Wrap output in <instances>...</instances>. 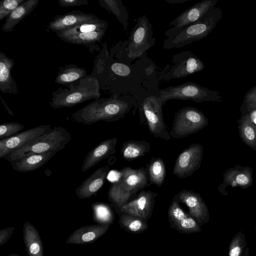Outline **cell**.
Returning <instances> with one entry per match:
<instances>
[{"mask_svg": "<svg viewBox=\"0 0 256 256\" xmlns=\"http://www.w3.org/2000/svg\"><path fill=\"white\" fill-rule=\"evenodd\" d=\"M133 106L132 100L117 96L100 98L72 114V118L78 123L86 125L100 121L114 122L122 118Z\"/></svg>", "mask_w": 256, "mask_h": 256, "instance_id": "6da1fadb", "label": "cell"}, {"mask_svg": "<svg viewBox=\"0 0 256 256\" xmlns=\"http://www.w3.org/2000/svg\"><path fill=\"white\" fill-rule=\"evenodd\" d=\"M223 13L220 7L215 6L197 22L184 27L171 28L166 30L162 48H180L206 37L222 18Z\"/></svg>", "mask_w": 256, "mask_h": 256, "instance_id": "7a4b0ae2", "label": "cell"}, {"mask_svg": "<svg viewBox=\"0 0 256 256\" xmlns=\"http://www.w3.org/2000/svg\"><path fill=\"white\" fill-rule=\"evenodd\" d=\"M100 95L98 80L88 76L54 91L50 106L55 109L72 108L91 100H98Z\"/></svg>", "mask_w": 256, "mask_h": 256, "instance_id": "3957f363", "label": "cell"}, {"mask_svg": "<svg viewBox=\"0 0 256 256\" xmlns=\"http://www.w3.org/2000/svg\"><path fill=\"white\" fill-rule=\"evenodd\" d=\"M148 185L144 168L133 169L130 166L124 167L120 172L118 180L110 186L108 192V198L118 210L128 202L132 195Z\"/></svg>", "mask_w": 256, "mask_h": 256, "instance_id": "277c9868", "label": "cell"}, {"mask_svg": "<svg viewBox=\"0 0 256 256\" xmlns=\"http://www.w3.org/2000/svg\"><path fill=\"white\" fill-rule=\"evenodd\" d=\"M72 140L70 132L60 126H54L30 142L14 151L4 158L11 162L34 154L58 152Z\"/></svg>", "mask_w": 256, "mask_h": 256, "instance_id": "5b68a950", "label": "cell"}, {"mask_svg": "<svg viewBox=\"0 0 256 256\" xmlns=\"http://www.w3.org/2000/svg\"><path fill=\"white\" fill-rule=\"evenodd\" d=\"M157 96L161 99L163 104L172 100H192L196 102H218L221 101L222 98L218 92L210 90L193 82L162 89L158 91Z\"/></svg>", "mask_w": 256, "mask_h": 256, "instance_id": "8992f818", "label": "cell"}, {"mask_svg": "<svg viewBox=\"0 0 256 256\" xmlns=\"http://www.w3.org/2000/svg\"><path fill=\"white\" fill-rule=\"evenodd\" d=\"M155 43L152 24L145 15L142 16L137 20L126 42V56L131 61L139 58Z\"/></svg>", "mask_w": 256, "mask_h": 256, "instance_id": "52a82bcc", "label": "cell"}, {"mask_svg": "<svg viewBox=\"0 0 256 256\" xmlns=\"http://www.w3.org/2000/svg\"><path fill=\"white\" fill-rule=\"evenodd\" d=\"M208 124V120L200 110L186 106L175 114L170 134L172 138H184L199 132Z\"/></svg>", "mask_w": 256, "mask_h": 256, "instance_id": "ba28073f", "label": "cell"}, {"mask_svg": "<svg viewBox=\"0 0 256 256\" xmlns=\"http://www.w3.org/2000/svg\"><path fill=\"white\" fill-rule=\"evenodd\" d=\"M142 109L148 122L150 132L156 138L169 140L172 138L163 116V103L157 96H146L142 103Z\"/></svg>", "mask_w": 256, "mask_h": 256, "instance_id": "9c48e42d", "label": "cell"}, {"mask_svg": "<svg viewBox=\"0 0 256 256\" xmlns=\"http://www.w3.org/2000/svg\"><path fill=\"white\" fill-rule=\"evenodd\" d=\"M172 64L164 74L166 80L178 79L199 72L204 68L202 61L190 51H183L174 56Z\"/></svg>", "mask_w": 256, "mask_h": 256, "instance_id": "30bf717a", "label": "cell"}, {"mask_svg": "<svg viewBox=\"0 0 256 256\" xmlns=\"http://www.w3.org/2000/svg\"><path fill=\"white\" fill-rule=\"evenodd\" d=\"M202 156V146L192 144L177 157L173 174L180 178L192 175L200 166Z\"/></svg>", "mask_w": 256, "mask_h": 256, "instance_id": "8fae6325", "label": "cell"}, {"mask_svg": "<svg viewBox=\"0 0 256 256\" xmlns=\"http://www.w3.org/2000/svg\"><path fill=\"white\" fill-rule=\"evenodd\" d=\"M52 128L49 124L38 126L10 137L0 140V158H4Z\"/></svg>", "mask_w": 256, "mask_h": 256, "instance_id": "7c38bea8", "label": "cell"}, {"mask_svg": "<svg viewBox=\"0 0 256 256\" xmlns=\"http://www.w3.org/2000/svg\"><path fill=\"white\" fill-rule=\"evenodd\" d=\"M156 192L150 190H141L137 198L122 206L118 212L128 214L146 222L150 218L157 196Z\"/></svg>", "mask_w": 256, "mask_h": 256, "instance_id": "4fadbf2b", "label": "cell"}, {"mask_svg": "<svg viewBox=\"0 0 256 256\" xmlns=\"http://www.w3.org/2000/svg\"><path fill=\"white\" fill-rule=\"evenodd\" d=\"M176 196L179 202L188 206V214L200 226L209 222L208 208L199 194L183 189Z\"/></svg>", "mask_w": 256, "mask_h": 256, "instance_id": "5bb4252c", "label": "cell"}, {"mask_svg": "<svg viewBox=\"0 0 256 256\" xmlns=\"http://www.w3.org/2000/svg\"><path fill=\"white\" fill-rule=\"evenodd\" d=\"M168 216L171 226L180 232L192 234L202 230L200 226L180 207L176 195L170 206Z\"/></svg>", "mask_w": 256, "mask_h": 256, "instance_id": "9a60e30c", "label": "cell"}, {"mask_svg": "<svg viewBox=\"0 0 256 256\" xmlns=\"http://www.w3.org/2000/svg\"><path fill=\"white\" fill-rule=\"evenodd\" d=\"M218 0H203L192 6L174 18L169 26L178 28L194 23L216 6Z\"/></svg>", "mask_w": 256, "mask_h": 256, "instance_id": "2e32d148", "label": "cell"}, {"mask_svg": "<svg viewBox=\"0 0 256 256\" xmlns=\"http://www.w3.org/2000/svg\"><path fill=\"white\" fill-rule=\"evenodd\" d=\"M252 169L250 167H243L236 166L230 168L224 174V180L218 186L219 192L223 195H227L225 192L226 187H241L246 188L250 186L253 182L252 177Z\"/></svg>", "mask_w": 256, "mask_h": 256, "instance_id": "e0dca14e", "label": "cell"}, {"mask_svg": "<svg viewBox=\"0 0 256 256\" xmlns=\"http://www.w3.org/2000/svg\"><path fill=\"white\" fill-rule=\"evenodd\" d=\"M98 18L96 16L92 14H86L80 10H73L64 14L55 16L50 22L47 28L56 33Z\"/></svg>", "mask_w": 256, "mask_h": 256, "instance_id": "ac0fdd59", "label": "cell"}, {"mask_svg": "<svg viewBox=\"0 0 256 256\" xmlns=\"http://www.w3.org/2000/svg\"><path fill=\"white\" fill-rule=\"evenodd\" d=\"M117 138L106 139L94 147L85 156L82 170L85 172L116 152Z\"/></svg>", "mask_w": 256, "mask_h": 256, "instance_id": "d6986e66", "label": "cell"}, {"mask_svg": "<svg viewBox=\"0 0 256 256\" xmlns=\"http://www.w3.org/2000/svg\"><path fill=\"white\" fill-rule=\"evenodd\" d=\"M109 170L108 165L97 169L76 188V196L85 199L96 194L104 184Z\"/></svg>", "mask_w": 256, "mask_h": 256, "instance_id": "ffe728a7", "label": "cell"}, {"mask_svg": "<svg viewBox=\"0 0 256 256\" xmlns=\"http://www.w3.org/2000/svg\"><path fill=\"white\" fill-rule=\"evenodd\" d=\"M110 225L100 224L80 228L69 236L66 244H84L93 242L107 232Z\"/></svg>", "mask_w": 256, "mask_h": 256, "instance_id": "44dd1931", "label": "cell"}, {"mask_svg": "<svg viewBox=\"0 0 256 256\" xmlns=\"http://www.w3.org/2000/svg\"><path fill=\"white\" fill-rule=\"evenodd\" d=\"M14 62L13 59L0 52V90L4 94H16L18 88L12 74Z\"/></svg>", "mask_w": 256, "mask_h": 256, "instance_id": "7402d4cb", "label": "cell"}, {"mask_svg": "<svg viewBox=\"0 0 256 256\" xmlns=\"http://www.w3.org/2000/svg\"><path fill=\"white\" fill-rule=\"evenodd\" d=\"M56 153V152L34 154L10 162L12 168L18 172H26L38 170Z\"/></svg>", "mask_w": 256, "mask_h": 256, "instance_id": "603a6c76", "label": "cell"}, {"mask_svg": "<svg viewBox=\"0 0 256 256\" xmlns=\"http://www.w3.org/2000/svg\"><path fill=\"white\" fill-rule=\"evenodd\" d=\"M23 234L28 256H44L42 242L34 226L29 222H26Z\"/></svg>", "mask_w": 256, "mask_h": 256, "instance_id": "cb8c5ba5", "label": "cell"}, {"mask_svg": "<svg viewBox=\"0 0 256 256\" xmlns=\"http://www.w3.org/2000/svg\"><path fill=\"white\" fill-rule=\"evenodd\" d=\"M39 2V0H27L17 7L6 18L2 30L6 32H12L14 27L37 7Z\"/></svg>", "mask_w": 256, "mask_h": 256, "instance_id": "d4e9b609", "label": "cell"}, {"mask_svg": "<svg viewBox=\"0 0 256 256\" xmlns=\"http://www.w3.org/2000/svg\"><path fill=\"white\" fill-rule=\"evenodd\" d=\"M54 82L58 84L66 86L80 79L87 76V72L82 67L76 64H66L60 66Z\"/></svg>", "mask_w": 256, "mask_h": 256, "instance_id": "484cf974", "label": "cell"}, {"mask_svg": "<svg viewBox=\"0 0 256 256\" xmlns=\"http://www.w3.org/2000/svg\"><path fill=\"white\" fill-rule=\"evenodd\" d=\"M150 148V144L144 140H130L124 142L120 154L125 160L130 162L146 154Z\"/></svg>", "mask_w": 256, "mask_h": 256, "instance_id": "4316f807", "label": "cell"}, {"mask_svg": "<svg viewBox=\"0 0 256 256\" xmlns=\"http://www.w3.org/2000/svg\"><path fill=\"white\" fill-rule=\"evenodd\" d=\"M106 30L90 32L79 33L72 34H56L62 40L69 44L88 46L100 42L104 36Z\"/></svg>", "mask_w": 256, "mask_h": 256, "instance_id": "83f0119b", "label": "cell"}, {"mask_svg": "<svg viewBox=\"0 0 256 256\" xmlns=\"http://www.w3.org/2000/svg\"><path fill=\"white\" fill-rule=\"evenodd\" d=\"M238 124L240 136L243 142L256 150V124L246 114H242Z\"/></svg>", "mask_w": 256, "mask_h": 256, "instance_id": "f1b7e54d", "label": "cell"}, {"mask_svg": "<svg viewBox=\"0 0 256 256\" xmlns=\"http://www.w3.org/2000/svg\"><path fill=\"white\" fill-rule=\"evenodd\" d=\"M102 7L112 14L118 21L127 30L128 23V14L126 7L121 0H98Z\"/></svg>", "mask_w": 256, "mask_h": 256, "instance_id": "f546056e", "label": "cell"}, {"mask_svg": "<svg viewBox=\"0 0 256 256\" xmlns=\"http://www.w3.org/2000/svg\"><path fill=\"white\" fill-rule=\"evenodd\" d=\"M108 23L100 18L80 24L68 29L58 32L56 34L68 35L84 32H90L102 30H106Z\"/></svg>", "mask_w": 256, "mask_h": 256, "instance_id": "4dcf8cb0", "label": "cell"}, {"mask_svg": "<svg viewBox=\"0 0 256 256\" xmlns=\"http://www.w3.org/2000/svg\"><path fill=\"white\" fill-rule=\"evenodd\" d=\"M119 224L126 231L133 233L140 234L148 228L147 222L136 216L121 213L120 216Z\"/></svg>", "mask_w": 256, "mask_h": 256, "instance_id": "1f68e13d", "label": "cell"}, {"mask_svg": "<svg viewBox=\"0 0 256 256\" xmlns=\"http://www.w3.org/2000/svg\"><path fill=\"white\" fill-rule=\"evenodd\" d=\"M148 173L150 184L161 186L166 176V166L163 160L160 158H152L148 166Z\"/></svg>", "mask_w": 256, "mask_h": 256, "instance_id": "d6a6232c", "label": "cell"}, {"mask_svg": "<svg viewBox=\"0 0 256 256\" xmlns=\"http://www.w3.org/2000/svg\"><path fill=\"white\" fill-rule=\"evenodd\" d=\"M246 245L245 234L242 231L238 232L230 242L228 256H243Z\"/></svg>", "mask_w": 256, "mask_h": 256, "instance_id": "836d02e7", "label": "cell"}, {"mask_svg": "<svg viewBox=\"0 0 256 256\" xmlns=\"http://www.w3.org/2000/svg\"><path fill=\"white\" fill-rule=\"evenodd\" d=\"M94 220L100 224H110L112 220V212L108 208L103 204L92 205Z\"/></svg>", "mask_w": 256, "mask_h": 256, "instance_id": "e575fe53", "label": "cell"}, {"mask_svg": "<svg viewBox=\"0 0 256 256\" xmlns=\"http://www.w3.org/2000/svg\"><path fill=\"white\" fill-rule=\"evenodd\" d=\"M22 124L17 122H5L0 124V140L9 138L20 132L24 129Z\"/></svg>", "mask_w": 256, "mask_h": 256, "instance_id": "d590c367", "label": "cell"}, {"mask_svg": "<svg viewBox=\"0 0 256 256\" xmlns=\"http://www.w3.org/2000/svg\"><path fill=\"white\" fill-rule=\"evenodd\" d=\"M26 0H4L0 2V21L6 18L17 7Z\"/></svg>", "mask_w": 256, "mask_h": 256, "instance_id": "8d00e7d4", "label": "cell"}, {"mask_svg": "<svg viewBox=\"0 0 256 256\" xmlns=\"http://www.w3.org/2000/svg\"><path fill=\"white\" fill-rule=\"evenodd\" d=\"M256 108V86L251 88L245 94L241 110Z\"/></svg>", "mask_w": 256, "mask_h": 256, "instance_id": "74e56055", "label": "cell"}, {"mask_svg": "<svg viewBox=\"0 0 256 256\" xmlns=\"http://www.w3.org/2000/svg\"><path fill=\"white\" fill-rule=\"evenodd\" d=\"M110 69L114 74L122 77L129 76L132 72L130 67L120 62L113 63L110 66Z\"/></svg>", "mask_w": 256, "mask_h": 256, "instance_id": "f35d334b", "label": "cell"}, {"mask_svg": "<svg viewBox=\"0 0 256 256\" xmlns=\"http://www.w3.org/2000/svg\"><path fill=\"white\" fill-rule=\"evenodd\" d=\"M60 6L64 8L78 6L88 4V0H58Z\"/></svg>", "mask_w": 256, "mask_h": 256, "instance_id": "ab89813d", "label": "cell"}, {"mask_svg": "<svg viewBox=\"0 0 256 256\" xmlns=\"http://www.w3.org/2000/svg\"><path fill=\"white\" fill-rule=\"evenodd\" d=\"M14 228V227L6 228L0 230V246L7 242L11 237Z\"/></svg>", "mask_w": 256, "mask_h": 256, "instance_id": "60d3db41", "label": "cell"}, {"mask_svg": "<svg viewBox=\"0 0 256 256\" xmlns=\"http://www.w3.org/2000/svg\"><path fill=\"white\" fill-rule=\"evenodd\" d=\"M241 111L242 114H246L250 121L256 124V108Z\"/></svg>", "mask_w": 256, "mask_h": 256, "instance_id": "b9f144b4", "label": "cell"}, {"mask_svg": "<svg viewBox=\"0 0 256 256\" xmlns=\"http://www.w3.org/2000/svg\"><path fill=\"white\" fill-rule=\"evenodd\" d=\"M191 0H164L168 4H180Z\"/></svg>", "mask_w": 256, "mask_h": 256, "instance_id": "7bdbcfd3", "label": "cell"}, {"mask_svg": "<svg viewBox=\"0 0 256 256\" xmlns=\"http://www.w3.org/2000/svg\"><path fill=\"white\" fill-rule=\"evenodd\" d=\"M154 67L153 65H150L146 68V73L148 76H150L154 72Z\"/></svg>", "mask_w": 256, "mask_h": 256, "instance_id": "ee69618b", "label": "cell"}, {"mask_svg": "<svg viewBox=\"0 0 256 256\" xmlns=\"http://www.w3.org/2000/svg\"><path fill=\"white\" fill-rule=\"evenodd\" d=\"M0 99L2 100V102L4 106V107L5 108V109L8 112V113L11 115V116H14V113L13 112H12V110L8 106L6 105V103L5 101L2 98V97H0Z\"/></svg>", "mask_w": 256, "mask_h": 256, "instance_id": "f6af8a7d", "label": "cell"}, {"mask_svg": "<svg viewBox=\"0 0 256 256\" xmlns=\"http://www.w3.org/2000/svg\"><path fill=\"white\" fill-rule=\"evenodd\" d=\"M249 250H250L249 247L246 248V250L244 252L243 256H250Z\"/></svg>", "mask_w": 256, "mask_h": 256, "instance_id": "bcb514c9", "label": "cell"}, {"mask_svg": "<svg viewBox=\"0 0 256 256\" xmlns=\"http://www.w3.org/2000/svg\"><path fill=\"white\" fill-rule=\"evenodd\" d=\"M8 256H20L19 254H12Z\"/></svg>", "mask_w": 256, "mask_h": 256, "instance_id": "7dc6e473", "label": "cell"}, {"mask_svg": "<svg viewBox=\"0 0 256 256\" xmlns=\"http://www.w3.org/2000/svg\"></svg>", "mask_w": 256, "mask_h": 256, "instance_id": "c3c4849f", "label": "cell"}]
</instances>
